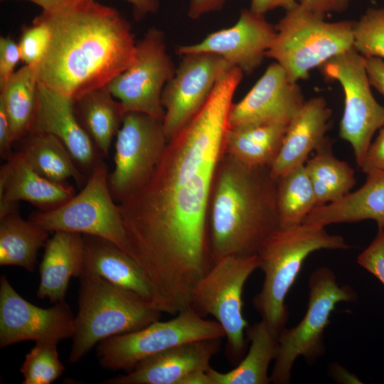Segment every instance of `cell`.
<instances>
[{
  "label": "cell",
  "mask_w": 384,
  "mask_h": 384,
  "mask_svg": "<svg viewBox=\"0 0 384 384\" xmlns=\"http://www.w3.org/2000/svg\"><path fill=\"white\" fill-rule=\"evenodd\" d=\"M75 316L64 300L43 309L24 299L0 277V348L32 341L58 344L75 334Z\"/></svg>",
  "instance_id": "cell-15"
},
{
  "label": "cell",
  "mask_w": 384,
  "mask_h": 384,
  "mask_svg": "<svg viewBox=\"0 0 384 384\" xmlns=\"http://www.w3.org/2000/svg\"><path fill=\"white\" fill-rule=\"evenodd\" d=\"M354 48L364 57L384 60V6L369 8L355 21Z\"/></svg>",
  "instance_id": "cell-34"
},
{
  "label": "cell",
  "mask_w": 384,
  "mask_h": 384,
  "mask_svg": "<svg viewBox=\"0 0 384 384\" xmlns=\"http://www.w3.org/2000/svg\"><path fill=\"white\" fill-rule=\"evenodd\" d=\"M161 314L151 302L136 293L83 270L68 362H78L104 339L139 330L159 321Z\"/></svg>",
  "instance_id": "cell-5"
},
{
  "label": "cell",
  "mask_w": 384,
  "mask_h": 384,
  "mask_svg": "<svg viewBox=\"0 0 384 384\" xmlns=\"http://www.w3.org/2000/svg\"><path fill=\"white\" fill-rule=\"evenodd\" d=\"M355 0H299L309 10L325 15L346 11Z\"/></svg>",
  "instance_id": "cell-39"
},
{
  "label": "cell",
  "mask_w": 384,
  "mask_h": 384,
  "mask_svg": "<svg viewBox=\"0 0 384 384\" xmlns=\"http://www.w3.org/2000/svg\"><path fill=\"white\" fill-rule=\"evenodd\" d=\"M276 28L264 15L249 9L241 11L232 26L208 35L201 41L179 46L178 55L210 53L218 55L243 74L250 75L262 63L276 37Z\"/></svg>",
  "instance_id": "cell-16"
},
{
  "label": "cell",
  "mask_w": 384,
  "mask_h": 384,
  "mask_svg": "<svg viewBox=\"0 0 384 384\" xmlns=\"http://www.w3.org/2000/svg\"><path fill=\"white\" fill-rule=\"evenodd\" d=\"M65 370L60 361L57 344L38 343L26 355L20 372L22 384H50Z\"/></svg>",
  "instance_id": "cell-33"
},
{
  "label": "cell",
  "mask_w": 384,
  "mask_h": 384,
  "mask_svg": "<svg viewBox=\"0 0 384 384\" xmlns=\"http://www.w3.org/2000/svg\"><path fill=\"white\" fill-rule=\"evenodd\" d=\"M288 125L267 124L229 127L224 153L251 167H270L281 148Z\"/></svg>",
  "instance_id": "cell-28"
},
{
  "label": "cell",
  "mask_w": 384,
  "mask_h": 384,
  "mask_svg": "<svg viewBox=\"0 0 384 384\" xmlns=\"http://www.w3.org/2000/svg\"><path fill=\"white\" fill-rule=\"evenodd\" d=\"M30 132L55 136L87 176L102 161L103 156L77 118L74 100L41 82H38L36 112Z\"/></svg>",
  "instance_id": "cell-18"
},
{
  "label": "cell",
  "mask_w": 384,
  "mask_h": 384,
  "mask_svg": "<svg viewBox=\"0 0 384 384\" xmlns=\"http://www.w3.org/2000/svg\"><path fill=\"white\" fill-rule=\"evenodd\" d=\"M354 21H327L299 2L286 10L275 26L276 37L266 53L297 82L311 70L353 48Z\"/></svg>",
  "instance_id": "cell-6"
},
{
  "label": "cell",
  "mask_w": 384,
  "mask_h": 384,
  "mask_svg": "<svg viewBox=\"0 0 384 384\" xmlns=\"http://www.w3.org/2000/svg\"><path fill=\"white\" fill-rule=\"evenodd\" d=\"M44 247L36 295L55 304L65 300L71 277L80 278L83 272V235L55 231Z\"/></svg>",
  "instance_id": "cell-22"
},
{
  "label": "cell",
  "mask_w": 384,
  "mask_h": 384,
  "mask_svg": "<svg viewBox=\"0 0 384 384\" xmlns=\"http://www.w3.org/2000/svg\"><path fill=\"white\" fill-rule=\"evenodd\" d=\"M297 82L276 62L270 64L246 95L233 104L230 128L282 124L288 125L304 103Z\"/></svg>",
  "instance_id": "cell-17"
},
{
  "label": "cell",
  "mask_w": 384,
  "mask_h": 384,
  "mask_svg": "<svg viewBox=\"0 0 384 384\" xmlns=\"http://www.w3.org/2000/svg\"><path fill=\"white\" fill-rule=\"evenodd\" d=\"M357 263L375 276L384 285V229L358 256Z\"/></svg>",
  "instance_id": "cell-36"
},
{
  "label": "cell",
  "mask_w": 384,
  "mask_h": 384,
  "mask_svg": "<svg viewBox=\"0 0 384 384\" xmlns=\"http://www.w3.org/2000/svg\"><path fill=\"white\" fill-rule=\"evenodd\" d=\"M131 4L133 16L136 21H141L147 14L155 13L159 6V0H125Z\"/></svg>",
  "instance_id": "cell-44"
},
{
  "label": "cell",
  "mask_w": 384,
  "mask_h": 384,
  "mask_svg": "<svg viewBox=\"0 0 384 384\" xmlns=\"http://www.w3.org/2000/svg\"><path fill=\"white\" fill-rule=\"evenodd\" d=\"M309 294L306 312L301 321L291 329L284 328L278 336V352L271 383L287 384L291 380L294 363L303 356L313 363L324 353V333L330 316L340 302H351L357 295L348 285L340 286L334 272L320 267L309 279Z\"/></svg>",
  "instance_id": "cell-8"
},
{
  "label": "cell",
  "mask_w": 384,
  "mask_h": 384,
  "mask_svg": "<svg viewBox=\"0 0 384 384\" xmlns=\"http://www.w3.org/2000/svg\"><path fill=\"white\" fill-rule=\"evenodd\" d=\"M31 1L36 5H38L43 9V11H54L65 3L69 0H26Z\"/></svg>",
  "instance_id": "cell-45"
},
{
  "label": "cell",
  "mask_w": 384,
  "mask_h": 384,
  "mask_svg": "<svg viewBox=\"0 0 384 384\" xmlns=\"http://www.w3.org/2000/svg\"><path fill=\"white\" fill-rule=\"evenodd\" d=\"M259 267L257 255L227 256L215 261L194 287L190 308L201 316H213L227 338L226 357L240 361L246 350L245 332L249 324L242 314L244 286Z\"/></svg>",
  "instance_id": "cell-7"
},
{
  "label": "cell",
  "mask_w": 384,
  "mask_h": 384,
  "mask_svg": "<svg viewBox=\"0 0 384 384\" xmlns=\"http://www.w3.org/2000/svg\"><path fill=\"white\" fill-rule=\"evenodd\" d=\"M225 337L221 325L206 319L191 308L166 321H156L139 330L115 335L98 343L100 364L111 370H132L148 357L174 346L203 339Z\"/></svg>",
  "instance_id": "cell-9"
},
{
  "label": "cell",
  "mask_w": 384,
  "mask_h": 384,
  "mask_svg": "<svg viewBox=\"0 0 384 384\" xmlns=\"http://www.w3.org/2000/svg\"><path fill=\"white\" fill-rule=\"evenodd\" d=\"M21 141L18 152L39 174L58 183H68L73 178L79 187L88 176L82 173L65 145L54 135L30 132Z\"/></svg>",
  "instance_id": "cell-26"
},
{
  "label": "cell",
  "mask_w": 384,
  "mask_h": 384,
  "mask_svg": "<svg viewBox=\"0 0 384 384\" xmlns=\"http://www.w3.org/2000/svg\"><path fill=\"white\" fill-rule=\"evenodd\" d=\"M331 117V110L324 97L304 102L288 124L279 151L270 166L274 179L306 164L309 154L326 139Z\"/></svg>",
  "instance_id": "cell-21"
},
{
  "label": "cell",
  "mask_w": 384,
  "mask_h": 384,
  "mask_svg": "<svg viewBox=\"0 0 384 384\" xmlns=\"http://www.w3.org/2000/svg\"><path fill=\"white\" fill-rule=\"evenodd\" d=\"M299 0H251L250 9L257 14L264 15L265 13L282 8L285 11L298 3Z\"/></svg>",
  "instance_id": "cell-43"
},
{
  "label": "cell",
  "mask_w": 384,
  "mask_h": 384,
  "mask_svg": "<svg viewBox=\"0 0 384 384\" xmlns=\"http://www.w3.org/2000/svg\"><path fill=\"white\" fill-rule=\"evenodd\" d=\"M245 334L250 342L248 353L237 366L226 373L210 367L207 372L213 384H269L268 369L278 352V335L262 319L248 326Z\"/></svg>",
  "instance_id": "cell-25"
},
{
  "label": "cell",
  "mask_w": 384,
  "mask_h": 384,
  "mask_svg": "<svg viewBox=\"0 0 384 384\" xmlns=\"http://www.w3.org/2000/svg\"><path fill=\"white\" fill-rule=\"evenodd\" d=\"M182 56L161 94L162 123L168 141L202 109L220 77L233 68L223 58L210 53H189Z\"/></svg>",
  "instance_id": "cell-14"
},
{
  "label": "cell",
  "mask_w": 384,
  "mask_h": 384,
  "mask_svg": "<svg viewBox=\"0 0 384 384\" xmlns=\"http://www.w3.org/2000/svg\"><path fill=\"white\" fill-rule=\"evenodd\" d=\"M38 82L35 68L25 65L0 86V105L6 113L14 142L21 141L31 130Z\"/></svg>",
  "instance_id": "cell-30"
},
{
  "label": "cell",
  "mask_w": 384,
  "mask_h": 384,
  "mask_svg": "<svg viewBox=\"0 0 384 384\" xmlns=\"http://www.w3.org/2000/svg\"><path fill=\"white\" fill-rule=\"evenodd\" d=\"M21 60L18 44L10 36L0 38V86L15 73L14 68Z\"/></svg>",
  "instance_id": "cell-37"
},
{
  "label": "cell",
  "mask_w": 384,
  "mask_h": 384,
  "mask_svg": "<svg viewBox=\"0 0 384 384\" xmlns=\"http://www.w3.org/2000/svg\"><path fill=\"white\" fill-rule=\"evenodd\" d=\"M321 67L325 77L342 87L344 109L339 135L351 145L361 166L375 132L384 125V106L375 99L363 56L354 47Z\"/></svg>",
  "instance_id": "cell-11"
},
{
  "label": "cell",
  "mask_w": 384,
  "mask_h": 384,
  "mask_svg": "<svg viewBox=\"0 0 384 384\" xmlns=\"http://www.w3.org/2000/svg\"><path fill=\"white\" fill-rule=\"evenodd\" d=\"M365 183L341 200L316 206L303 223L323 226L333 223L373 220L384 229V171H371Z\"/></svg>",
  "instance_id": "cell-23"
},
{
  "label": "cell",
  "mask_w": 384,
  "mask_h": 384,
  "mask_svg": "<svg viewBox=\"0 0 384 384\" xmlns=\"http://www.w3.org/2000/svg\"><path fill=\"white\" fill-rule=\"evenodd\" d=\"M83 270L92 272L151 302L150 287L142 270L129 255L102 238L83 235Z\"/></svg>",
  "instance_id": "cell-24"
},
{
  "label": "cell",
  "mask_w": 384,
  "mask_h": 384,
  "mask_svg": "<svg viewBox=\"0 0 384 384\" xmlns=\"http://www.w3.org/2000/svg\"><path fill=\"white\" fill-rule=\"evenodd\" d=\"M16 209L0 218V265L33 272L38 252L46 245L49 232L30 219H23Z\"/></svg>",
  "instance_id": "cell-29"
},
{
  "label": "cell",
  "mask_w": 384,
  "mask_h": 384,
  "mask_svg": "<svg viewBox=\"0 0 384 384\" xmlns=\"http://www.w3.org/2000/svg\"><path fill=\"white\" fill-rule=\"evenodd\" d=\"M349 247L343 237L331 235L325 226L314 223L279 227L266 239L257 254L264 282L252 304L275 334L279 336L285 328L289 316L286 297L305 259L319 250Z\"/></svg>",
  "instance_id": "cell-4"
},
{
  "label": "cell",
  "mask_w": 384,
  "mask_h": 384,
  "mask_svg": "<svg viewBox=\"0 0 384 384\" xmlns=\"http://www.w3.org/2000/svg\"><path fill=\"white\" fill-rule=\"evenodd\" d=\"M0 169V218L25 201L41 211L62 206L75 196L69 183H58L36 171L20 152H14Z\"/></svg>",
  "instance_id": "cell-20"
},
{
  "label": "cell",
  "mask_w": 384,
  "mask_h": 384,
  "mask_svg": "<svg viewBox=\"0 0 384 384\" xmlns=\"http://www.w3.org/2000/svg\"><path fill=\"white\" fill-rule=\"evenodd\" d=\"M37 16L50 33L34 67L38 82L74 101L105 87L134 60L137 43L130 25L112 7L95 0H69Z\"/></svg>",
  "instance_id": "cell-2"
},
{
  "label": "cell",
  "mask_w": 384,
  "mask_h": 384,
  "mask_svg": "<svg viewBox=\"0 0 384 384\" xmlns=\"http://www.w3.org/2000/svg\"><path fill=\"white\" fill-rule=\"evenodd\" d=\"M105 87L90 91L74 101L77 118L104 156H108L113 137L124 114L122 105Z\"/></svg>",
  "instance_id": "cell-27"
},
{
  "label": "cell",
  "mask_w": 384,
  "mask_h": 384,
  "mask_svg": "<svg viewBox=\"0 0 384 384\" xmlns=\"http://www.w3.org/2000/svg\"><path fill=\"white\" fill-rule=\"evenodd\" d=\"M243 74L226 71L196 116L168 141L149 180L118 203L126 252L139 265L162 313L190 307L215 261L208 232L210 193Z\"/></svg>",
  "instance_id": "cell-1"
},
{
  "label": "cell",
  "mask_w": 384,
  "mask_h": 384,
  "mask_svg": "<svg viewBox=\"0 0 384 384\" xmlns=\"http://www.w3.org/2000/svg\"><path fill=\"white\" fill-rule=\"evenodd\" d=\"M175 71L166 52L163 31L151 28L136 43L131 65L106 87L121 102L126 113L142 112L163 121L161 94Z\"/></svg>",
  "instance_id": "cell-13"
},
{
  "label": "cell",
  "mask_w": 384,
  "mask_h": 384,
  "mask_svg": "<svg viewBox=\"0 0 384 384\" xmlns=\"http://www.w3.org/2000/svg\"><path fill=\"white\" fill-rule=\"evenodd\" d=\"M367 174L371 171H384V125L375 140L370 144L360 166Z\"/></svg>",
  "instance_id": "cell-38"
},
{
  "label": "cell",
  "mask_w": 384,
  "mask_h": 384,
  "mask_svg": "<svg viewBox=\"0 0 384 384\" xmlns=\"http://www.w3.org/2000/svg\"><path fill=\"white\" fill-rule=\"evenodd\" d=\"M221 338L183 343L141 361L131 371L102 383L180 384L191 373L207 370L211 358L220 348Z\"/></svg>",
  "instance_id": "cell-19"
},
{
  "label": "cell",
  "mask_w": 384,
  "mask_h": 384,
  "mask_svg": "<svg viewBox=\"0 0 384 384\" xmlns=\"http://www.w3.org/2000/svg\"><path fill=\"white\" fill-rule=\"evenodd\" d=\"M226 0H191L188 15L191 18H198L203 14L220 9Z\"/></svg>",
  "instance_id": "cell-42"
},
{
  "label": "cell",
  "mask_w": 384,
  "mask_h": 384,
  "mask_svg": "<svg viewBox=\"0 0 384 384\" xmlns=\"http://www.w3.org/2000/svg\"><path fill=\"white\" fill-rule=\"evenodd\" d=\"M276 181L279 227L292 228L301 225L307 215L318 206L305 166L294 169Z\"/></svg>",
  "instance_id": "cell-32"
},
{
  "label": "cell",
  "mask_w": 384,
  "mask_h": 384,
  "mask_svg": "<svg viewBox=\"0 0 384 384\" xmlns=\"http://www.w3.org/2000/svg\"><path fill=\"white\" fill-rule=\"evenodd\" d=\"M363 58L370 85L384 96V60L376 57Z\"/></svg>",
  "instance_id": "cell-40"
},
{
  "label": "cell",
  "mask_w": 384,
  "mask_h": 384,
  "mask_svg": "<svg viewBox=\"0 0 384 384\" xmlns=\"http://www.w3.org/2000/svg\"><path fill=\"white\" fill-rule=\"evenodd\" d=\"M50 37L48 25L38 16L32 24L23 28L18 44L21 60L25 65L35 67L48 48Z\"/></svg>",
  "instance_id": "cell-35"
},
{
  "label": "cell",
  "mask_w": 384,
  "mask_h": 384,
  "mask_svg": "<svg viewBox=\"0 0 384 384\" xmlns=\"http://www.w3.org/2000/svg\"><path fill=\"white\" fill-rule=\"evenodd\" d=\"M14 143L10 124L4 107L0 105V155L8 160L14 152L12 144Z\"/></svg>",
  "instance_id": "cell-41"
},
{
  "label": "cell",
  "mask_w": 384,
  "mask_h": 384,
  "mask_svg": "<svg viewBox=\"0 0 384 384\" xmlns=\"http://www.w3.org/2000/svg\"><path fill=\"white\" fill-rule=\"evenodd\" d=\"M30 220L48 232L66 231L102 238L126 252L122 215L110 193L107 168L103 161L88 176L78 194L54 210L32 214Z\"/></svg>",
  "instance_id": "cell-10"
},
{
  "label": "cell",
  "mask_w": 384,
  "mask_h": 384,
  "mask_svg": "<svg viewBox=\"0 0 384 384\" xmlns=\"http://www.w3.org/2000/svg\"><path fill=\"white\" fill-rule=\"evenodd\" d=\"M167 143L161 120L137 112L124 114L117 134L114 167L108 174L114 201L120 203L149 180Z\"/></svg>",
  "instance_id": "cell-12"
},
{
  "label": "cell",
  "mask_w": 384,
  "mask_h": 384,
  "mask_svg": "<svg viewBox=\"0 0 384 384\" xmlns=\"http://www.w3.org/2000/svg\"><path fill=\"white\" fill-rule=\"evenodd\" d=\"M277 181L270 167H251L223 154L212 186L208 232L214 261L257 255L279 228Z\"/></svg>",
  "instance_id": "cell-3"
},
{
  "label": "cell",
  "mask_w": 384,
  "mask_h": 384,
  "mask_svg": "<svg viewBox=\"0 0 384 384\" xmlns=\"http://www.w3.org/2000/svg\"><path fill=\"white\" fill-rule=\"evenodd\" d=\"M304 164L318 205L336 202L351 193L356 184L354 170L332 152L328 137Z\"/></svg>",
  "instance_id": "cell-31"
}]
</instances>
